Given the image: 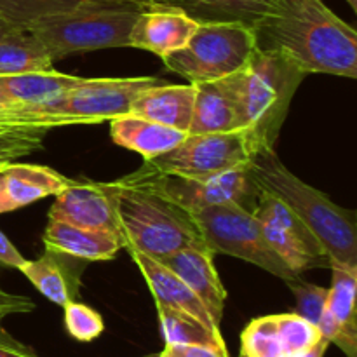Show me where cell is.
Returning <instances> with one entry per match:
<instances>
[{
	"mask_svg": "<svg viewBox=\"0 0 357 357\" xmlns=\"http://www.w3.org/2000/svg\"><path fill=\"white\" fill-rule=\"evenodd\" d=\"M157 77L129 79H84L65 96L40 107H13L0 112V126L7 128L56 129L66 126L103 124L129 114L139 93L157 86Z\"/></svg>",
	"mask_w": 357,
	"mask_h": 357,
	"instance_id": "cell-5",
	"label": "cell"
},
{
	"mask_svg": "<svg viewBox=\"0 0 357 357\" xmlns=\"http://www.w3.org/2000/svg\"><path fill=\"white\" fill-rule=\"evenodd\" d=\"M45 132V129L0 126V159L17 160L37 152L42 149Z\"/></svg>",
	"mask_w": 357,
	"mask_h": 357,
	"instance_id": "cell-31",
	"label": "cell"
},
{
	"mask_svg": "<svg viewBox=\"0 0 357 357\" xmlns=\"http://www.w3.org/2000/svg\"><path fill=\"white\" fill-rule=\"evenodd\" d=\"M307 73L288 56L272 49H255L250 61L232 73L241 126L258 150H272L289 114L293 96Z\"/></svg>",
	"mask_w": 357,
	"mask_h": 357,
	"instance_id": "cell-3",
	"label": "cell"
},
{
	"mask_svg": "<svg viewBox=\"0 0 357 357\" xmlns=\"http://www.w3.org/2000/svg\"><path fill=\"white\" fill-rule=\"evenodd\" d=\"M122 248L160 260L188 246H204L194 218L136 174L117 180L115 202Z\"/></svg>",
	"mask_w": 357,
	"mask_h": 357,
	"instance_id": "cell-4",
	"label": "cell"
},
{
	"mask_svg": "<svg viewBox=\"0 0 357 357\" xmlns=\"http://www.w3.org/2000/svg\"><path fill=\"white\" fill-rule=\"evenodd\" d=\"M347 3H349V6H351L354 10L357 9V0H347Z\"/></svg>",
	"mask_w": 357,
	"mask_h": 357,
	"instance_id": "cell-40",
	"label": "cell"
},
{
	"mask_svg": "<svg viewBox=\"0 0 357 357\" xmlns=\"http://www.w3.org/2000/svg\"><path fill=\"white\" fill-rule=\"evenodd\" d=\"M35 309L33 300L23 295L7 293L0 288V323L14 314H28Z\"/></svg>",
	"mask_w": 357,
	"mask_h": 357,
	"instance_id": "cell-33",
	"label": "cell"
},
{
	"mask_svg": "<svg viewBox=\"0 0 357 357\" xmlns=\"http://www.w3.org/2000/svg\"><path fill=\"white\" fill-rule=\"evenodd\" d=\"M9 107H13V105H10V101L7 100V96H6V93H3L2 87H0V112H3L6 108H9Z\"/></svg>",
	"mask_w": 357,
	"mask_h": 357,
	"instance_id": "cell-38",
	"label": "cell"
},
{
	"mask_svg": "<svg viewBox=\"0 0 357 357\" xmlns=\"http://www.w3.org/2000/svg\"><path fill=\"white\" fill-rule=\"evenodd\" d=\"M63 323L66 331L77 342H93L105 331L103 317L84 303L72 302L63 307Z\"/></svg>",
	"mask_w": 357,
	"mask_h": 357,
	"instance_id": "cell-30",
	"label": "cell"
},
{
	"mask_svg": "<svg viewBox=\"0 0 357 357\" xmlns=\"http://www.w3.org/2000/svg\"><path fill=\"white\" fill-rule=\"evenodd\" d=\"M194 84L188 82L183 86L181 84H171V86L157 84L135 98L131 108H129V114L188 135L192 112H194Z\"/></svg>",
	"mask_w": 357,
	"mask_h": 357,
	"instance_id": "cell-18",
	"label": "cell"
},
{
	"mask_svg": "<svg viewBox=\"0 0 357 357\" xmlns=\"http://www.w3.org/2000/svg\"><path fill=\"white\" fill-rule=\"evenodd\" d=\"M185 10L199 23L229 21L257 28L275 13L281 0H159Z\"/></svg>",
	"mask_w": 357,
	"mask_h": 357,
	"instance_id": "cell-23",
	"label": "cell"
},
{
	"mask_svg": "<svg viewBox=\"0 0 357 357\" xmlns=\"http://www.w3.org/2000/svg\"><path fill=\"white\" fill-rule=\"evenodd\" d=\"M143 6L136 0L89 3L40 17L24 30L44 44L54 61L75 52L129 47L131 28Z\"/></svg>",
	"mask_w": 357,
	"mask_h": 357,
	"instance_id": "cell-6",
	"label": "cell"
},
{
	"mask_svg": "<svg viewBox=\"0 0 357 357\" xmlns=\"http://www.w3.org/2000/svg\"><path fill=\"white\" fill-rule=\"evenodd\" d=\"M82 82L84 77L56 72L54 68L0 77V87L10 105L16 107H40L51 103Z\"/></svg>",
	"mask_w": 357,
	"mask_h": 357,
	"instance_id": "cell-22",
	"label": "cell"
},
{
	"mask_svg": "<svg viewBox=\"0 0 357 357\" xmlns=\"http://www.w3.org/2000/svg\"><path fill=\"white\" fill-rule=\"evenodd\" d=\"M2 176L6 195L13 211L40 201L47 195H58L59 192L75 183V180L63 176L51 167L17 164L16 160L3 164Z\"/></svg>",
	"mask_w": 357,
	"mask_h": 357,
	"instance_id": "cell-20",
	"label": "cell"
},
{
	"mask_svg": "<svg viewBox=\"0 0 357 357\" xmlns=\"http://www.w3.org/2000/svg\"><path fill=\"white\" fill-rule=\"evenodd\" d=\"M248 171L258 190L278 197L302 220L319 241L331 265L357 268L354 211L335 204L324 192L293 174L281 162L274 149L257 153Z\"/></svg>",
	"mask_w": 357,
	"mask_h": 357,
	"instance_id": "cell-2",
	"label": "cell"
},
{
	"mask_svg": "<svg viewBox=\"0 0 357 357\" xmlns=\"http://www.w3.org/2000/svg\"><path fill=\"white\" fill-rule=\"evenodd\" d=\"M108 122L115 145L139 153L145 162L169 152L187 136V132L146 121L132 114L119 115Z\"/></svg>",
	"mask_w": 357,
	"mask_h": 357,
	"instance_id": "cell-19",
	"label": "cell"
},
{
	"mask_svg": "<svg viewBox=\"0 0 357 357\" xmlns=\"http://www.w3.org/2000/svg\"><path fill=\"white\" fill-rule=\"evenodd\" d=\"M54 59L28 30L14 28L0 37V77L52 70Z\"/></svg>",
	"mask_w": 357,
	"mask_h": 357,
	"instance_id": "cell-25",
	"label": "cell"
},
{
	"mask_svg": "<svg viewBox=\"0 0 357 357\" xmlns=\"http://www.w3.org/2000/svg\"><path fill=\"white\" fill-rule=\"evenodd\" d=\"M197 26L199 21L178 7L160 2L145 3L131 28L129 47L153 52L162 59L183 49Z\"/></svg>",
	"mask_w": 357,
	"mask_h": 357,
	"instance_id": "cell-13",
	"label": "cell"
},
{
	"mask_svg": "<svg viewBox=\"0 0 357 357\" xmlns=\"http://www.w3.org/2000/svg\"><path fill=\"white\" fill-rule=\"evenodd\" d=\"M260 153L244 129L230 132L187 135L183 142L155 159L145 162L150 169L169 176L204 180L225 171L248 167Z\"/></svg>",
	"mask_w": 357,
	"mask_h": 357,
	"instance_id": "cell-9",
	"label": "cell"
},
{
	"mask_svg": "<svg viewBox=\"0 0 357 357\" xmlns=\"http://www.w3.org/2000/svg\"><path fill=\"white\" fill-rule=\"evenodd\" d=\"M152 357H153V356H152Z\"/></svg>",
	"mask_w": 357,
	"mask_h": 357,
	"instance_id": "cell-44",
	"label": "cell"
},
{
	"mask_svg": "<svg viewBox=\"0 0 357 357\" xmlns=\"http://www.w3.org/2000/svg\"><path fill=\"white\" fill-rule=\"evenodd\" d=\"M190 215L201 232L204 246L215 255L239 258L264 268L284 282L302 278L289 271L288 265L275 255L251 209L230 202V204L197 209Z\"/></svg>",
	"mask_w": 357,
	"mask_h": 357,
	"instance_id": "cell-8",
	"label": "cell"
},
{
	"mask_svg": "<svg viewBox=\"0 0 357 357\" xmlns=\"http://www.w3.org/2000/svg\"><path fill=\"white\" fill-rule=\"evenodd\" d=\"M54 305L65 307L77 295V279L59 261V255L45 250L37 260H24L17 268Z\"/></svg>",
	"mask_w": 357,
	"mask_h": 357,
	"instance_id": "cell-24",
	"label": "cell"
},
{
	"mask_svg": "<svg viewBox=\"0 0 357 357\" xmlns=\"http://www.w3.org/2000/svg\"><path fill=\"white\" fill-rule=\"evenodd\" d=\"M2 166H0V213H7V211H13V208H10L9 199H7V195H6V187H3V176H2Z\"/></svg>",
	"mask_w": 357,
	"mask_h": 357,
	"instance_id": "cell-37",
	"label": "cell"
},
{
	"mask_svg": "<svg viewBox=\"0 0 357 357\" xmlns=\"http://www.w3.org/2000/svg\"><path fill=\"white\" fill-rule=\"evenodd\" d=\"M251 211L257 216L267 243L289 271L302 275L312 268H330L331 261L319 241L278 197L258 190Z\"/></svg>",
	"mask_w": 357,
	"mask_h": 357,
	"instance_id": "cell-11",
	"label": "cell"
},
{
	"mask_svg": "<svg viewBox=\"0 0 357 357\" xmlns=\"http://www.w3.org/2000/svg\"><path fill=\"white\" fill-rule=\"evenodd\" d=\"M3 162H13V160H2V159H0V164H3Z\"/></svg>",
	"mask_w": 357,
	"mask_h": 357,
	"instance_id": "cell-42",
	"label": "cell"
},
{
	"mask_svg": "<svg viewBox=\"0 0 357 357\" xmlns=\"http://www.w3.org/2000/svg\"><path fill=\"white\" fill-rule=\"evenodd\" d=\"M45 250L61 257L87 261H108L117 257L122 241L108 230L82 229L59 220H49L42 236Z\"/></svg>",
	"mask_w": 357,
	"mask_h": 357,
	"instance_id": "cell-17",
	"label": "cell"
},
{
	"mask_svg": "<svg viewBox=\"0 0 357 357\" xmlns=\"http://www.w3.org/2000/svg\"><path fill=\"white\" fill-rule=\"evenodd\" d=\"M286 284L289 286V289L295 295V312L302 316L303 319L309 321V323H312L321 331L323 338L333 344V340L337 338V326H335L330 310H328V288L303 281L302 278H298L296 281L286 282Z\"/></svg>",
	"mask_w": 357,
	"mask_h": 357,
	"instance_id": "cell-28",
	"label": "cell"
},
{
	"mask_svg": "<svg viewBox=\"0 0 357 357\" xmlns=\"http://www.w3.org/2000/svg\"><path fill=\"white\" fill-rule=\"evenodd\" d=\"M23 261H24L23 255L14 248V244L10 243V241L6 237V234L0 230V265L20 268Z\"/></svg>",
	"mask_w": 357,
	"mask_h": 357,
	"instance_id": "cell-35",
	"label": "cell"
},
{
	"mask_svg": "<svg viewBox=\"0 0 357 357\" xmlns=\"http://www.w3.org/2000/svg\"><path fill=\"white\" fill-rule=\"evenodd\" d=\"M138 2H143V3H150V2H159V0H138Z\"/></svg>",
	"mask_w": 357,
	"mask_h": 357,
	"instance_id": "cell-41",
	"label": "cell"
},
{
	"mask_svg": "<svg viewBox=\"0 0 357 357\" xmlns=\"http://www.w3.org/2000/svg\"><path fill=\"white\" fill-rule=\"evenodd\" d=\"M10 30H14V28L10 26V24H7L6 21L0 20V37H3V35H6V33H9Z\"/></svg>",
	"mask_w": 357,
	"mask_h": 357,
	"instance_id": "cell-39",
	"label": "cell"
},
{
	"mask_svg": "<svg viewBox=\"0 0 357 357\" xmlns=\"http://www.w3.org/2000/svg\"><path fill=\"white\" fill-rule=\"evenodd\" d=\"M115 202H117V181L112 183L75 181L72 187L56 195L54 204L49 209V220H59L82 229L108 230L119 236Z\"/></svg>",
	"mask_w": 357,
	"mask_h": 357,
	"instance_id": "cell-12",
	"label": "cell"
},
{
	"mask_svg": "<svg viewBox=\"0 0 357 357\" xmlns=\"http://www.w3.org/2000/svg\"><path fill=\"white\" fill-rule=\"evenodd\" d=\"M157 312L166 344H199L227 351L222 331L211 330L195 317L169 307L157 305Z\"/></svg>",
	"mask_w": 357,
	"mask_h": 357,
	"instance_id": "cell-26",
	"label": "cell"
},
{
	"mask_svg": "<svg viewBox=\"0 0 357 357\" xmlns=\"http://www.w3.org/2000/svg\"><path fill=\"white\" fill-rule=\"evenodd\" d=\"M331 288L328 289V310L337 326V345L347 357H357L356 291L357 268L331 265Z\"/></svg>",
	"mask_w": 357,
	"mask_h": 357,
	"instance_id": "cell-21",
	"label": "cell"
},
{
	"mask_svg": "<svg viewBox=\"0 0 357 357\" xmlns=\"http://www.w3.org/2000/svg\"><path fill=\"white\" fill-rule=\"evenodd\" d=\"M215 253L206 246H188L160 258V264L178 275L195 293L209 316L220 326L227 289L215 268Z\"/></svg>",
	"mask_w": 357,
	"mask_h": 357,
	"instance_id": "cell-14",
	"label": "cell"
},
{
	"mask_svg": "<svg viewBox=\"0 0 357 357\" xmlns=\"http://www.w3.org/2000/svg\"><path fill=\"white\" fill-rule=\"evenodd\" d=\"M255 35L258 47L282 52L307 75L357 79V31L323 0H281Z\"/></svg>",
	"mask_w": 357,
	"mask_h": 357,
	"instance_id": "cell-1",
	"label": "cell"
},
{
	"mask_svg": "<svg viewBox=\"0 0 357 357\" xmlns=\"http://www.w3.org/2000/svg\"><path fill=\"white\" fill-rule=\"evenodd\" d=\"M126 250L131 255L132 261L139 268L143 279L149 284V289L152 291L153 298H155V305L181 310V312L199 319L202 324L211 328V330L220 331V326L209 316V312L202 305L201 300L195 296V293L174 272H171L159 260L149 257V255L139 253V251L132 250V248H126Z\"/></svg>",
	"mask_w": 357,
	"mask_h": 357,
	"instance_id": "cell-15",
	"label": "cell"
},
{
	"mask_svg": "<svg viewBox=\"0 0 357 357\" xmlns=\"http://www.w3.org/2000/svg\"><path fill=\"white\" fill-rule=\"evenodd\" d=\"M0 357H38L31 349L10 337L0 324Z\"/></svg>",
	"mask_w": 357,
	"mask_h": 357,
	"instance_id": "cell-34",
	"label": "cell"
},
{
	"mask_svg": "<svg viewBox=\"0 0 357 357\" xmlns=\"http://www.w3.org/2000/svg\"><path fill=\"white\" fill-rule=\"evenodd\" d=\"M153 357H230L229 351L199 344H166Z\"/></svg>",
	"mask_w": 357,
	"mask_h": 357,
	"instance_id": "cell-32",
	"label": "cell"
},
{
	"mask_svg": "<svg viewBox=\"0 0 357 357\" xmlns=\"http://www.w3.org/2000/svg\"><path fill=\"white\" fill-rule=\"evenodd\" d=\"M194 86L195 100L188 135L230 132L243 129L230 75Z\"/></svg>",
	"mask_w": 357,
	"mask_h": 357,
	"instance_id": "cell-16",
	"label": "cell"
},
{
	"mask_svg": "<svg viewBox=\"0 0 357 357\" xmlns=\"http://www.w3.org/2000/svg\"><path fill=\"white\" fill-rule=\"evenodd\" d=\"M255 28L229 21L199 23L188 44L162 58L167 70L190 84L209 82L239 72L257 49Z\"/></svg>",
	"mask_w": 357,
	"mask_h": 357,
	"instance_id": "cell-7",
	"label": "cell"
},
{
	"mask_svg": "<svg viewBox=\"0 0 357 357\" xmlns=\"http://www.w3.org/2000/svg\"><path fill=\"white\" fill-rule=\"evenodd\" d=\"M3 164H6V162H3ZM0 166H2V164H0Z\"/></svg>",
	"mask_w": 357,
	"mask_h": 357,
	"instance_id": "cell-43",
	"label": "cell"
},
{
	"mask_svg": "<svg viewBox=\"0 0 357 357\" xmlns=\"http://www.w3.org/2000/svg\"><path fill=\"white\" fill-rule=\"evenodd\" d=\"M107 2H129V0H0V20L13 28L24 30L28 24L40 17L66 13L89 3Z\"/></svg>",
	"mask_w": 357,
	"mask_h": 357,
	"instance_id": "cell-27",
	"label": "cell"
},
{
	"mask_svg": "<svg viewBox=\"0 0 357 357\" xmlns=\"http://www.w3.org/2000/svg\"><path fill=\"white\" fill-rule=\"evenodd\" d=\"M328 347H330V342L326 340V338H321L319 342H317L314 347H310L309 351L302 352V354H296L293 357H324V354H326Z\"/></svg>",
	"mask_w": 357,
	"mask_h": 357,
	"instance_id": "cell-36",
	"label": "cell"
},
{
	"mask_svg": "<svg viewBox=\"0 0 357 357\" xmlns=\"http://www.w3.org/2000/svg\"><path fill=\"white\" fill-rule=\"evenodd\" d=\"M239 357H291L275 314L257 317L244 328Z\"/></svg>",
	"mask_w": 357,
	"mask_h": 357,
	"instance_id": "cell-29",
	"label": "cell"
},
{
	"mask_svg": "<svg viewBox=\"0 0 357 357\" xmlns=\"http://www.w3.org/2000/svg\"><path fill=\"white\" fill-rule=\"evenodd\" d=\"M248 167L225 171V173L204 178V180H188V178L160 174L150 169L146 164L135 174L143 183L155 188L157 192L192 213L197 209L213 208V206L230 204V202H236L244 208L255 206L258 188L251 180Z\"/></svg>",
	"mask_w": 357,
	"mask_h": 357,
	"instance_id": "cell-10",
	"label": "cell"
}]
</instances>
